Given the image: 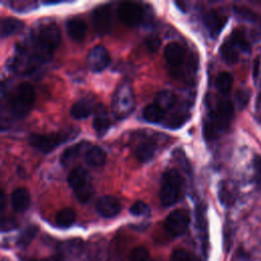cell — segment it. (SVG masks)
<instances>
[{
  "mask_svg": "<svg viewBox=\"0 0 261 261\" xmlns=\"http://www.w3.org/2000/svg\"><path fill=\"white\" fill-rule=\"evenodd\" d=\"M233 107L229 100L221 99L215 108L208 114L204 123V135L207 140H214L220 136L229 125L232 118Z\"/></svg>",
  "mask_w": 261,
  "mask_h": 261,
  "instance_id": "obj_1",
  "label": "cell"
},
{
  "mask_svg": "<svg viewBox=\"0 0 261 261\" xmlns=\"http://www.w3.org/2000/svg\"><path fill=\"white\" fill-rule=\"evenodd\" d=\"M61 35L59 28L55 23L44 24L38 32L35 40V54L41 61L51 58L55 49L59 46Z\"/></svg>",
  "mask_w": 261,
  "mask_h": 261,
  "instance_id": "obj_2",
  "label": "cell"
},
{
  "mask_svg": "<svg viewBox=\"0 0 261 261\" xmlns=\"http://www.w3.org/2000/svg\"><path fill=\"white\" fill-rule=\"evenodd\" d=\"M135 107V95L130 82L121 81L115 89L112 99L113 113L118 119L127 117Z\"/></svg>",
  "mask_w": 261,
  "mask_h": 261,
  "instance_id": "obj_3",
  "label": "cell"
},
{
  "mask_svg": "<svg viewBox=\"0 0 261 261\" xmlns=\"http://www.w3.org/2000/svg\"><path fill=\"white\" fill-rule=\"evenodd\" d=\"M182 186V178L178 170L172 168L162 175L159 197L161 204L165 207L173 205L179 198Z\"/></svg>",
  "mask_w": 261,
  "mask_h": 261,
  "instance_id": "obj_4",
  "label": "cell"
},
{
  "mask_svg": "<svg viewBox=\"0 0 261 261\" xmlns=\"http://www.w3.org/2000/svg\"><path fill=\"white\" fill-rule=\"evenodd\" d=\"M35 90L32 84L24 82L19 84L10 99V109L16 117H23L33 107L35 102Z\"/></svg>",
  "mask_w": 261,
  "mask_h": 261,
  "instance_id": "obj_5",
  "label": "cell"
},
{
  "mask_svg": "<svg viewBox=\"0 0 261 261\" xmlns=\"http://www.w3.org/2000/svg\"><path fill=\"white\" fill-rule=\"evenodd\" d=\"M67 181L80 202L86 203L92 198V179L86 169L81 166L73 168L67 175Z\"/></svg>",
  "mask_w": 261,
  "mask_h": 261,
  "instance_id": "obj_6",
  "label": "cell"
},
{
  "mask_svg": "<svg viewBox=\"0 0 261 261\" xmlns=\"http://www.w3.org/2000/svg\"><path fill=\"white\" fill-rule=\"evenodd\" d=\"M66 134H33L30 136V144L37 150L43 153H49L53 151L57 146L65 142L67 139Z\"/></svg>",
  "mask_w": 261,
  "mask_h": 261,
  "instance_id": "obj_7",
  "label": "cell"
},
{
  "mask_svg": "<svg viewBox=\"0 0 261 261\" xmlns=\"http://www.w3.org/2000/svg\"><path fill=\"white\" fill-rule=\"evenodd\" d=\"M118 18L128 27H137L144 19V8L136 2H122L117 8Z\"/></svg>",
  "mask_w": 261,
  "mask_h": 261,
  "instance_id": "obj_8",
  "label": "cell"
},
{
  "mask_svg": "<svg viewBox=\"0 0 261 261\" xmlns=\"http://www.w3.org/2000/svg\"><path fill=\"white\" fill-rule=\"evenodd\" d=\"M190 223V216L188 211L184 209H177L168 214L165 219L164 226L166 230L172 236L182 234Z\"/></svg>",
  "mask_w": 261,
  "mask_h": 261,
  "instance_id": "obj_9",
  "label": "cell"
},
{
  "mask_svg": "<svg viewBox=\"0 0 261 261\" xmlns=\"http://www.w3.org/2000/svg\"><path fill=\"white\" fill-rule=\"evenodd\" d=\"M110 63V56L107 49L102 45L93 47L87 56V65L94 72L104 70Z\"/></svg>",
  "mask_w": 261,
  "mask_h": 261,
  "instance_id": "obj_10",
  "label": "cell"
},
{
  "mask_svg": "<svg viewBox=\"0 0 261 261\" xmlns=\"http://www.w3.org/2000/svg\"><path fill=\"white\" fill-rule=\"evenodd\" d=\"M164 58L172 70L178 71L185 61L186 50L177 42L168 43L164 48Z\"/></svg>",
  "mask_w": 261,
  "mask_h": 261,
  "instance_id": "obj_11",
  "label": "cell"
},
{
  "mask_svg": "<svg viewBox=\"0 0 261 261\" xmlns=\"http://www.w3.org/2000/svg\"><path fill=\"white\" fill-rule=\"evenodd\" d=\"M92 19L96 31L99 34H106L110 31L112 23L111 8L108 4L96 7L92 13Z\"/></svg>",
  "mask_w": 261,
  "mask_h": 261,
  "instance_id": "obj_12",
  "label": "cell"
},
{
  "mask_svg": "<svg viewBox=\"0 0 261 261\" xmlns=\"http://www.w3.org/2000/svg\"><path fill=\"white\" fill-rule=\"evenodd\" d=\"M121 209L120 202L114 196L105 195L100 197L96 202V210L97 212L106 218L116 216Z\"/></svg>",
  "mask_w": 261,
  "mask_h": 261,
  "instance_id": "obj_13",
  "label": "cell"
},
{
  "mask_svg": "<svg viewBox=\"0 0 261 261\" xmlns=\"http://www.w3.org/2000/svg\"><path fill=\"white\" fill-rule=\"evenodd\" d=\"M227 15L220 10H210L204 16V23L212 37H217L225 25Z\"/></svg>",
  "mask_w": 261,
  "mask_h": 261,
  "instance_id": "obj_14",
  "label": "cell"
},
{
  "mask_svg": "<svg viewBox=\"0 0 261 261\" xmlns=\"http://www.w3.org/2000/svg\"><path fill=\"white\" fill-rule=\"evenodd\" d=\"M156 149V142L152 139H146L137 145L134 150V154L140 162H147L153 158Z\"/></svg>",
  "mask_w": 261,
  "mask_h": 261,
  "instance_id": "obj_15",
  "label": "cell"
},
{
  "mask_svg": "<svg viewBox=\"0 0 261 261\" xmlns=\"http://www.w3.org/2000/svg\"><path fill=\"white\" fill-rule=\"evenodd\" d=\"M65 25H66L67 34L71 40L76 42L84 40L87 34V24L83 19L79 17L69 18L67 19Z\"/></svg>",
  "mask_w": 261,
  "mask_h": 261,
  "instance_id": "obj_16",
  "label": "cell"
},
{
  "mask_svg": "<svg viewBox=\"0 0 261 261\" xmlns=\"http://www.w3.org/2000/svg\"><path fill=\"white\" fill-rule=\"evenodd\" d=\"M110 126V120L106 109L103 105L97 106L95 110V116L93 119V127L99 137H103Z\"/></svg>",
  "mask_w": 261,
  "mask_h": 261,
  "instance_id": "obj_17",
  "label": "cell"
},
{
  "mask_svg": "<svg viewBox=\"0 0 261 261\" xmlns=\"http://www.w3.org/2000/svg\"><path fill=\"white\" fill-rule=\"evenodd\" d=\"M31 204V196L25 188H16L11 194V205L16 212L25 211Z\"/></svg>",
  "mask_w": 261,
  "mask_h": 261,
  "instance_id": "obj_18",
  "label": "cell"
},
{
  "mask_svg": "<svg viewBox=\"0 0 261 261\" xmlns=\"http://www.w3.org/2000/svg\"><path fill=\"white\" fill-rule=\"evenodd\" d=\"M94 105L93 101L87 98L80 99L75 103L72 104L70 108V114L75 119H84L87 118L93 111Z\"/></svg>",
  "mask_w": 261,
  "mask_h": 261,
  "instance_id": "obj_19",
  "label": "cell"
},
{
  "mask_svg": "<svg viewBox=\"0 0 261 261\" xmlns=\"http://www.w3.org/2000/svg\"><path fill=\"white\" fill-rule=\"evenodd\" d=\"M0 25H1V37L6 38L8 36H11L13 34L20 32L23 29L24 23L21 20L14 17H2Z\"/></svg>",
  "mask_w": 261,
  "mask_h": 261,
  "instance_id": "obj_20",
  "label": "cell"
},
{
  "mask_svg": "<svg viewBox=\"0 0 261 261\" xmlns=\"http://www.w3.org/2000/svg\"><path fill=\"white\" fill-rule=\"evenodd\" d=\"M86 162L93 167H101L105 164L106 153L105 151L98 146H93L88 149L85 155Z\"/></svg>",
  "mask_w": 261,
  "mask_h": 261,
  "instance_id": "obj_21",
  "label": "cell"
},
{
  "mask_svg": "<svg viewBox=\"0 0 261 261\" xmlns=\"http://www.w3.org/2000/svg\"><path fill=\"white\" fill-rule=\"evenodd\" d=\"M85 145H86L85 142H81V143H77L73 146L67 147L60 155V158H59L60 164L62 166L69 165L72 161H74L80 156V154L82 153V150L84 149Z\"/></svg>",
  "mask_w": 261,
  "mask_h": 261,
  "instance_id": "obj_22",
  "label": "cell"
},
{
  "mask_svg": "<svg viewBox=\"0 0 261 261\" xmlns=\"http://www.w3.org/2000/svg\"><path fill=\"white\" fill-rule=\"evenodd\" d=\"M154 103L157 104L164 112H166L175 105L176 96L171 91L163 90L156 95Z\"/></svg>",
  "mask_w": 261,
  "mask_h": 261,
  "instance_id": "obj_23",
  "label": "cell"
},
{
  "mask_svg": "<svg viewBox=\"0 0 261 261\" xmlns=\"http://www.w3.org/2000/svg\"><path fill=\"white\" fill-rule=\"evenodd\" d=\"M219 51L222 59L228 64H234L239 60L238 48L231 43L229 39L222 43Z\"/></svg>",
  "mask_w": 261,
  "mask_h": 261,
  "instance_id": "obj_24",
  "label": "cell"
},
{
  "mask_svg": "<svg viewBox=\"0 0 261 261\" xmlns=\"http://www.w3.org/2000/svg\"><path fill=\"white\" fill-rule=\"evenodd\" d=\"M165 112L154 102L147 105L143 110V118L150 123H158L164 118Z\"/></svg>",
  "mask_w": 261,
  "mask_h": 261,
  "instance_id": "obj_25",
  "label": "cell"
},
{
  "mask_svg": "<svg viewBox=\"0 0 261 261\" xmlns=\"http://www.w3.org/2000/svg\"><path fill=\"white\" fill-rule=\"evenodd\" d=\"M55 220L59 227H68L75 220V212L71 208H63L57 212Z\"/></svg>",
  "mask_w": 261,
  "mask_h": 261,
  "instance_id": "obj_26",
  "label": "cell"
},
{
  "mask_svg": "<svg viewBox=\"0 0 261 261\" xmlns=\"http://www.w3.org/2000/svg\"><path fill=\"white\" fill-rule=\"evenodd\" d=\"M216 87L222 94H228L232 87V76L227 71L220 72L216 77Z\"/></svg>",
  "mask_w": 261,
  "mask_h": 261,
  "instance_id": "obj_27",
  "label": "cell"
},
{
  "mask_svg": "<svg viewBox=\"0 0 261 261\" xmlns=\"http://www.w3.org/2000/svg\"><path fill=\"white\" fill-rule=\"evenodd\" d=\"M231 43L239 49H242L243 51H246V52H250V43L249 41L247 40V38L245 37L244 33L241 32V31H234L232 32V34L230 35V37L228 38Z\"/></svg>",
  "mask_w": 261,
  "mask_h": 261,
  "instance_id": "obj_28",
  "label": "cell"
},
{
  "mask_svg": "<svg viewBox=\"0 0 261 261\" xmlns=\"http://www.w3.org/2000/svg\"><path fill=\"white\" fill-rule=\"evenodd\" d=\"M218 196H219L220 202L225 206H230L234 203L236 196H234L233 192L229 189V187L225 184H222L221 187L219 188Z\"/></svg>",
  "mask_w": 261,
  "mask_h": 261,
  "instance_id": "obj_29",
  "label": "cell"
},
{
  "mask_svg": "<svg viewBox=\"0 0 261 261\" xmlns=\"http://www.w3.org/2000/svg\"><path fill=\"white\" fill-rule=\"evenodd\" d=\"M38 232V227L35 225L28 226L17 238V244L19 246H27L30 244Z\"/></svg>",
  "mask_w": 261,
  "mask_h": 261,
  "instance_id": "obj_30",
  "label": "cell"
},
{
  "mask_svg": "<svg viewBox=\"0 0 261 261\" xmlns=\"http://www.w3.org/2000/svg\"><path fill=\"white\" fill-rule=\"evenodd\" d=\"M150 254L145 247H136L130 253V261H149Z\"/></svg>",
  "mask_w": 261,
  "mask_h": 261,
  "instance_id": "obj_31",
  "label": "cell"
},
{
  "mask_svg": "<svg viewBox=\"0 0 261 261\" xmlns=\"http://www.w3.org/2000/svg\"><path fill=\"white\" fill-rule=\"evenodd\" d=\"M234 11L242 19H245L247 21H255L257 19V15L252 10L246 7L234 6Z\"/></svg>",
  "mask_w": 261,
  "mask_h": 261,
  "instance_id": "obj_32",
  "label": "cell"
},
{
  "mask_svg": "<svg viewBox=\"0 0 261 261\" xmlns=\"http://www.w3.org/2000/svg\"><path fill=\"white\" fill-rule=\"evenodd\" d=\"M148 210H149V207L144 201H136L129 208V212L136 216L143 215L147 213Z\"/></svg>",
  "mask_w": 261,
  "mask_h": 261,
  "instance_id": "obj_33",
  "label": "cell"
},
{
  "mask_svg": "<svg viewBox=\"0 0 261 261\" xmlns=\"http://www.w3.org/2000/svg\"><path fill=\"white\" fill-rule=\"evenodd\" d=\"M254 178L258 188L261 189V156L256 155L253 160Z\"/></svg>",
  "mask_w": 261,
  "mask_h": 261,
  "instance_id": "obj_34",
  "label": "cell"
},
{
  "mask_svg": "<svg viewBox=\"0 0 261 261\" xmlns=\"http://www.w3.org/2000/svg\"><path fill=\"white\" fill-rule=\"evenodd\" d=\"M170 261H193L192 255L182 249L174 250L171 254Z\"/></svg>",
  "mask_w": 261,
  "mask_h": 261,
  "instance_id": "obj_35",
  "label": "cell"
},
{
  "mask_svg": "<svg viewBox=\"0 0 261 261\" xmlns=\"http://www.w3.org/2000/svg\"><path fill=\"white\" fill-rule=\"evenodd\" d=\"M250 97V92L248 90H244V89H240L237 94H236V102L239 106V108H244L248 101H249V98Z\"/></svg>",
  "mask_w": 261,
  "mask_h": 261,
  "instance_id": "obj_36",
  "label": "cell"
},
{
  "mask_svg": "<svg viewBox=\"0 0 261 261\" xmlns=\"http://www.w3.org/2000/svg\"><path fill=\"white\" fill-rule=\"evenodd\" d=\"M160 39L157 36H150L145 40V44L149 51L155 52L160 47Z\"/></svg>",
  "mask_w": 261,
  "mask_h": 261,
  "instance_id": "obj_37",
  "label": "cell"
},
{
  "mask_svg": "<svg viewBox=\"0 0 261 261\" xmlns=\"http://www.w3.org/2000/svg\"><path fill=\"white\" fill-rule=\"evenodd\" d=\"M17 226V221L11 217H2L1 219V230L7 231L12 230Z\"/></svg>",
  "mask_w": 261,
  "mask_h": 261,
  "instance_id": "obj_38",
  "label": "cell"
},
{
  "mask_svg": "<svg viewBox=\"0 0 261 261\" xmlns=\"http://www.w3.org/2000/svg\"><path fill=\"white\" fill-rule=\"evenodd\" d=\"M64 247L66 248V251L68 253L74 254L77 253L82 248V242L80 240H70L66 244H64Z\"/></svg>",
  "mask_w": 261,
  "mask_h": 261,
  "instance_id": "obj_39",
  "label": "cell"
},
{
  "mask_svg": "<svg viewBox=\"0 0 261 261\" xmlns=\"http://www.w3.org/2000/svg\"><path fill=\"white\" fill-rule=\"evenodd\" d=\"M10 5L12 6V8H13L14 10H17V11H25V10H27L25 8L32 9V8L36 5V3L30 2V1H25V2L14 1V2H11Z\"/></svg>",
  "mask_w": 261,
  "mask_h": 261,
  "instance_id": "obj_40",
  "label": "cell"
},
{
  "mask_svg": "<svg viewBox=\"0 0 261 261\" xmlns=\"http://www.w3.org/2000/svg\"><path fill=\"white\" fill-rule=\"evenodd\" d=\"M50 261H65V255L62 253H56L48 258Z\"/></svg>",
  "mask_w": 261,
  "mask_h": 261,
  "instance_id": "obj_41",
  "label": "cell"
},
{
  "mask_svg": "<svg viewBox=\"0 0 261 261\" xmlns=\"http://www.w3.org/2000/svg\"><path fill=\"white\" fill-rule=\"evenodd\" d=\"M4 207H5V194L2 191L1 196H0V209H1V211L4 210Z\"/></svg>",
  "mask_w": 261,
  "mask_h": 261,
  "instance_id": "obj_42",
  "label": "cell"
},
{
  "mask_svg": "<svg viewBox=\"0 0 261 261\" xmlns=\"http://www.w3.org/2000/svg\"><path fill=\"white\" fill-rule=\"evenodd\" d=\"M175 5L180 9V10H182V11H186V9H185V7H184V3H181V2H175Z\"/></svg>",
  "mask_w": 261,
  "mask_h": 261,
  "instance_id": "obj_43",
  "label": "cell"
},
{
  "mask_svg": "<svg viewBox=\"0 0 261 261\" xmlns=\"http://www.w3.org/2000/svg\"><path fill=\"white\" fill-rule=\"evenodd\" d=\"M23 261H50L49 259H43V260H37V259H24Z\"/></svg>",
  "mask_w": 261,
  "mask_h": 261,
  "instance_id": "obj_44",
  "label": "cell"
}]
</instances>
